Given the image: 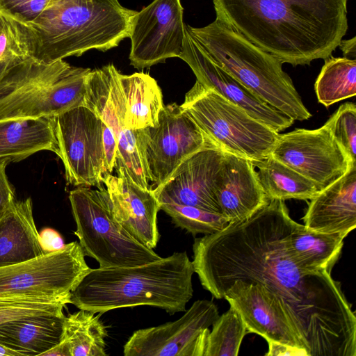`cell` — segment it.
<instances>
[{"instance_id": "obj_1", "label": "cell", "mask_w": 356, "mask_h": 356, "mask_svg": "<svg viewBox=\"0 0 356 356\" xmlns=\"http://www.w3.org/2000/svg\"><path fill=\"white\" fill-rule=\"evenodd\" d=\"M299 225L283 200H272L250 218L196 238L193 266L217 299L238 280L260 284L280 300L309 356H355L356 317L331 273L300 268L285 241Z\"/></svg>"}, {"instance_id": "obj_2", "label": "cell", "mask_w": 356, "mask_h": 356, "mask_svg": "<svg viewBox=\"0 0 356 356\" xmlns=\"http://www.w3.org/2000/svg\"><path fill=\"white\" fill-rule=\"evenodd\" d=\"M348 0H213L216 19L282 63L332 56L348 30Z\"/></svg>"}, {"instance_id": "obj_3", "label": "cell", "mask_w": 356, "mask_h": 356, "mask_svg": "<svg viewBox=\"0 0 356 356\" xmlns=\"http://www.w3.org/2000/svg\"><path fill=\"white\" fill-rule=\"evenodd\" d=\"M194 273L186 251L142 265L90 268L71 291L70 304L95 314L143 305L185 312Z\"/></svg>"}, {"instance_id": "obj_4", "label": "cell", "mask_w": 356, "mask_h": 356, "mask_svg": "<svg viewBox=\"0 0 356 356\" xmlns=\"http://www.w3.org/2000/svg\"><path fill=\"white\" fill-rule=\"evenodd\" d=\"M135 13L118 0H50L29 23L38 43V60L51 63L115 47L129 38Z\"/></svg>"}, {"instance_id": "obj_5", "label": "cell", "mask_w": 356, "mask_h": 356, "mask_svg": "<svg viewBox=\"0 0 356 356\" xmlns=\"http://www.w3.org/2000/svg\"><path fill=\"white\" fill-rule=\"evenodd\" d=\"M188 29L211 59L266 103L303 121L312 117L282 63L216 19Z\"/></svg>"}, {"instance_id": "obj_6", "label": "cell", "mask_w": 356, "mask_h": 356, "mask_svg": "<svg viewBox=\"0 0 356 356\" xmlns=\"http://www.w3.org/2000/svg\"><path fill=\"white\" fill-rule=\"evenodd\" d=\"M90 70L63 60L17 66L0 80V120L54 118L84 106Z\"/></svg>"}, {"instance_id": "obj_7", "label": "cell", "mask_w": 356, "mask_h": 356, "mask_svg": "<svg viewBox=\"0 0 356 356\" xmlns=\"http://www.w3.org/2000/svg\"><path fill=\"white\" fill-rule=\"evenodd\" d=\"M180 106L224 152L259 161L270 155L277 142L279 133L198 81Z\"/></svg>"}, {"instance_id": "obj_8", "label": "cell", "mask_w": 356, "mask_h": 356, "mask_svg": "<svg viewBox=\"0 0 356 356\" xmlns=\"http://www.w3.org/2000/svg\"><path fill=\"white\" fill-rule=\"evenodd\" d=\"M69 200L74 234L84 254L95 259L100 268L134 266L161 258L118 222L105 186H77L70 192Z\"/></svg>"}, {"instance_id": "obj_9", "label": "cell", "mask_w": 356, "mask_h": 356, "mask_svg": "<svg viewBox=\"0 0 356 356\" xmlns=\"http://www.w3.org/2000/svg\"><path fill=\"white\" fill-rule=\"evenodd\" d=\"M138 133L152 189L164 184L194 153L216 147L175 103L163 106L156 127L138 129Z\"/></svg>"}, {"instance_id": "obj_10", "label": "cell", "mask_w": 356, "mask_h": 356, "mask_svg": "<svg viewBox=\"0 0 356 356\" xmlns=\"http://www.w3.org/2000/svg\"><path fill=\"white\" fill-rule=\"evenodd\" d=\"M59 158L66 182L74 186H102L108 176L103 144V121L81 106L54 118Z\"/></svg>"}, {"instance_id": "obj_11", "label": "cell", "mask_w": 356, "mask_h": 356, "mask_svg": "<svg viewBox=\"0 0 356 356\" xmlns=\"http://www.w3.org/2000/svg\"><path fill=\"white\" fill-rule=\"evenodd\" d=\"M77 241L56 252L0 267V296H57L75 288L90 268Z\"/></svg>"}, {"instance_id": "obj_12", "label": "cell", "mask_w": 356, "mask_h": 356, "mask_svg": "<svg viewBox=\"0 0 356 356\" xmlns=\"http://www.w3.org/2000/svg\"><path fill=\"white\" fill-rule=\"evenodd\" d=\"M270 156L322 190L341 178L356 163L325 124L316 129L298 128L279 134Z\"/></svg>"}, {"instance_id": "obj_13", "label": "cell", "mask_w": 356, "mask_h": 356, "mask_svg": "<svg viewBox=\"0 0 356 356\" xmlns=\"http://www.w3.org/2000/svg\"><path fill=\"white\" fill-rule=\"evenodd\" d=\"M219 316L216 304L197 300L179 319L136 330L124 356H204L209 327Z\"/></svg>"}, {"instance_id": "obj_14", "label": "cell", "mask_w": 356, "mask_h": 356, "mask_svg": "<svg viewBox=\"0 0 356 356\" xmlns=\"http://www.w3.org/2000/svg\"><path fill=\"white\" fill-rule=\"evenodd\" d=\"M183 11L180 0H154L136 12L129 35L131 65L143 69L179 57L185 35Z\"/></svg>"}, {"instance_id": "obj_15", "label": "cell", "mask_w": 356, "mask_h": 356, "mask_svg": "<svg viewBox=\"0 0 356 356\" xmlns=\"http://www.w3.org/2000/svg\"><path fill=\"white\" fill-rule=\"evenodd\" d=\"M184 48L179 57L191 68L197 81L243 108L249 115L279 133L294 120L264 102L214 63L184 24Z\"/></svg>"}, {"instance_id": "obj_16", "label": "cell", "mask_w": 356, "mask_h": 356, "mask_svg": "<svg viewBox=\"0 0 356 356\" xmlns=\"http://www.w3.org/2000/svg\"><path fill=\"white\" fill-rule=\"evenodd\" d=\"M223 298L240 314L247 333L306 350L280 300L264 286L238 280L225 291Z\"/></svg>"}, {"instance_id": "obj_17", "label": "cell", "mask_w": 356, "mask_h": 356, "mask_svg": "<svg viewBox=\"0 0 356 356\" xmlns=\"http://www.w3.org/2000/svg\"><path fill=\"white\" fill-rule=\"evenodd\" d=\"M224 152L216 147L202 149L184 160L171 177L152 189L159 204L196 207L221 213L216 194V181Z\"/></svg>"}, {"instance_id": "obj_18", "label": "cell", "mask_w": 356, "mask_h": 356, "mask_svg": "<svg viewBox=\"0 0 356 356\" xmlns=\"http://www.w3.org/2000/svg\"><path fill=\"white\" fill-rule=\"evenodd\" d=\"M108 175L103 184L108 193L118 222L137 241L154 249L159 240L157 213L159 202L152 189L134 183L120 168Z\"/></svg>"}, {"instance_id": "obj_19", "label": "cell", "mask_w": 356, "mask_h": 356, "mask_svg": "<svg viewBox=\"0 0 356 356\" xmlns=\"http://www.w3.org/2000/svg\"><path fill=\"white\" fill-rule=\"evenodd\" d=\"M221 213L229 222L245 220L270 202L250 160L224 152L216 181Z\"/></svg>"}, {"instance_id": "obj_20", "label": "cell", "mask_w": 356, "mask_h": 356, "mask_svg": "<svg viewBox=\"0 0 356 356\" xmlns=\"http://www.w3.org/2000/svg\"><path fill=\"white\" fill-rule=\"evenodd\" d=\"M310 200L302 218L305 227L346 238L356 227V163Z\"/></svg>"}, {"instance_id": "obj_21", "label": "cell", "mask_w": 356, "mask_h": 356, "mask_svg": "<svg viewBox=\"0 0 356 356\" xmlns=\"http://www.w3.org/2000/svg\"><path fill=\"white\" fill-rule=\"evenodd\" d=\"M43 254L31 199L15 200L0 218V267L24 262Z\"/></svg>"}, {"instance_id": "obj_22", "label": "cell", "mask_w": 356, "mask_h": 356, "mask_svg": "<svg viewBox=\"0 0 356 356\" xmlns=\"http://www.w3.org/2000/svg\"><path fill=\"white\" fill-rule=\"evenodd\" d=\"M54 118L0 120V159L18 162L43 150L59 156Z\"/></svg>"}, {"instance_id": "obj_23", "label": "cell", "mask_w": 356, "mask_h": 356, "mask_svg": "<svg viewBox=\"0 0 356 356\" xmlns=\"http://www.w3.org/2000/svg\"><path fill=\"white\" fill-rule=\"evenodd\" d=\"M65 317L38 315L0 324V344L23 356L42 355L60 341Z\"/></svg>"}, {"instance_id": "obj_24", "label": "cell", "mask_w": 356, "mask_h": 356, "mask_svg": "<svg viewBox=\"0 0 356 356\" xmlns=\"http://www.w3.org/2000/svg\"><path fill=\"white\" fill-rule=\"evenodd\" d=\"M344 238L339 234L310 231L299 224L287 236L285 245L291 259L300 268L331 273L340 257Z\"/></svg>"}, {"instance_id": "obj_25", "label": "cell", "mask_w": 356, "mask_h": 356, "mask_svg": "<svg viewBox=\"0 0 356 356\" xmlns=\"http://www.w3.org/2000/svg\"><path fill=\"white\" fill-rule=\"evenodd\" d=\"M119 81L125 105V128L136 130L156 127L164 104L154 79L144 73L124 75L120 72Z\"/></svg>"}, {"instance_id": "obj_26", "label": "cell", "mask_w": 356, "mask_h": 356, "mask_svg": "<svg viewBox=\"0 0 356 356\" xmlns=\"http://www.w3.org/2000/svg\"><path fill=\"white\" fill-rule=\"evenodd\" d=\"M258 181L269 200H312L322 190L312 181L270 155L251 161Z\"/></svg>"}, {"instance_id": "obj_27", "label": "cell", "mask_w": 356, "mask_h": 356, "mask_svg": "<svg viewBox=\"0 0 356 356\" xmlns=\"http://www.w3.org/2000/svg\"><path fill=\"white\" fill-rule=\"evenodd\" d=\"M38 51L30 24L0 10V80L17 66L38 60Z\"/></svg>"}, {"instance_id": "obj_28", "label": "cell", "mask_w": 356, "mask_h": 356, "mask_svg": "<svg viewBox=\"0 0 356 356\" xmlns=\"http://www.w3.org/2000/svg\"><path fill=\"white\" fill-rule=\"evenodd\" d=\"M107 330L95 313L80 309L65 317L60 341L70 356H106Z\"/></svg>"}, {"instance_id": "obj_29", "label": "cell", "mask_w": 356, "mask_h": 356, "mask_svg": "<svg viewBox=\"0 0 356 356\" xmlns=\"http://www.w3.org/2000/svg\"><path fill=\"white\" fill-rule=\"evenodd\" d=\"M316 80L314 90L319 103L325 107L356 95V60L346 57L324 59Z\"/></svg>"}, {"instance_id": "obj_30", "label": "cell", "mask_w": 356, "mask_h": 356, "mask_svg": "<svg viewBox=\"0 0 356 356\" xmlns=\"http://www.w3.org/2000/svg\"><path fill=\"white\" fill-rule=\"evenodd\" d=\"M247 334L246 326L238 312L232 306L212 324L204 356H237Z\"/></svg>"}, {"instance_id": "obj_31", "label": "cell", "mask_w": 356, "mask_h": 356, "mask_svg": "<svg viewBox=\"0 0 356 356\" xmlns=\"http://www.w3.org/2000/svg\"><path fill=\"white\" fill-rule=\"evenodd\" d=\"M71 293L57 296H0V324L38 315L63 314Z\"/></svg>"}, {"instance_id": "obj_32", "label": "cell", "mask_w": 356, "mask_h": 356, "mask_svg": "<svg viewBox=\"0 0 356 356\" xmlns=\"http://www.w3.org/2000/svg\"><path fill=\"white\" fill-rule=\"evenodd\" d=\"M160 210L165 211L179 227L195 236L215 233L229 223L220 213L210 211L196 207L172 203H161Z\"/></svg>"}, {"instance_id": "obj_33", "label": "cell", "mask_w": 356, "mask_h": 356, "mask_svg": "<svg viewBox=\"0 0 356 356\" xmlns=\"http://www.w3.org/2000/svg\"><path fill=\"white\" fill-rule=\"evenodd\" d=\"M334 138L353 161H356V106L347 102L325 123Z\"/></svg>"}, {"instance_id": "obj_34", "label": "cell", "mask_w": 356, "mask_h": 356, "mask_svg": "<svg viewBox=\"0 0 356 356\" xmlns=\"http://www.w3.org/2000/svg\"><path fill=\"white\" fill-rule=\"evenodd\" d=\"M50 0H0V10L31 23L44 10Z\"/></svg>"}, {"instance_id": "obj_35", "label": "cell", "mask_w": 356, "mask_h": 356, "mask_svg": "<svg viewBox=\"0 0 356 356\" xmlns=\"http://www.w3.org/2000/svg\"><path fill=\"white\" fill-rule=\"evenodd\" d=\"M10 162L0 159V218H1L15 202V189L10 183L6 167Z\"/></svg>"}, {"instance_id": "obj_36", "label": "cell", "mask_w": 356, "mask_h": 356, "mask_svg": "<svg viewBox=\"0 0 356 356\" xmlns=\"http://www.w3.org/2000/svg\"><path fill=\"white\" fill-rule=\"evenodd\" d=\"M102 137L105 154L106 171L108 175H111L114 170L118 149V143L114 132L104 123L103 124Z\"/></svg>"}, {"instance_id": "obj_37", "label": "cell", "mask_w": 356, "mask_h": 356, "mask_svg": "<svg viewBox=\"0 0 356 356\" xmlns=\"http://www.w3.org/2000/svg\"><path fill=\"white\" fill-rule=\"evenodd\" d=\"M39 240L44 254L58 251L65 246L60 234L49 227L44 228L39 232Z\"/></svg>"}, {"instance_id": "obj_38", "label": "cell", "mask_w": 356, "mask_h": 356, "mask_svg": "<svg viewBox=\"0 0 356 356\" xmlns=\"http://www.w3.org/2000/svg\"><path fill=\"white\" fill-rule=\"evenodd\" d=\"M268 351L266 356H308L305 349L293 347L276 341H267Z\"/></svg>"}, {"instance_id": "obj_39", "label": "cell", "mask_w": 356, "mask_h": 356, "mask_svg": "<svg viewBox=\"0 0 356 356\" xmlns=\"http://www.w3.org/2000/svg\"><path fill=\"white\" fill-rule=\"evenodd\" d=\"M355 37H353L349 40H341L339 46L341 49L343 57L348 58V56H353L354 59H355Z\"/></svg>"}, {"instance_id": "obj_40", "label": "cell", "mask_w": 356, "mask_h": 356, "mask_svg": "<svg viewBox=\"0 0 356 356\" xmlns=\"http://www.w3.org/2000/svg\"><path fill=\"white\" fill-rule=\"evenodd\" d=\"M0 356H23L19 352L8 348L0 344Z\"/></svg>"}]
</instances>
